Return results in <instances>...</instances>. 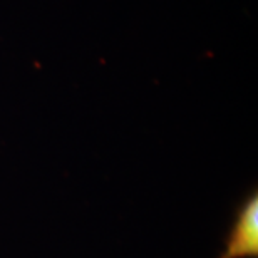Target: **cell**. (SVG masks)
<instances>
[{
    "label": "cell",
    "mask_w": 258,
    "mask_h": 258,
    "mask_svg": "<svg viewBox=\"0 0 258 258\" xmlns=\"http://www.w3.org/2000/svg\"><path fill=\"white\" fill-rule=\"evenodd\" d=\"M218 258H258V189L245 195L235 208L233 221Z\"/></svg>",
    "instance_id": "1"
}]
</instances>
